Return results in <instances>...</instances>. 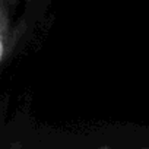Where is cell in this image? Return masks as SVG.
<instances>
[{
  "label": "cell",
  "instance_id": "1",
  "mask_svg": "<svg viewBox=\"0 0 149 149\" xmlns=\"http://www.w3.org/2000/svg\"><path fill=\"white\" fill-rule=\"evenodd\" d=\"M13 42L12 0H0V64L10 53Z\"/></svg>",
  "mask_w": 149,
  "mask_h": 149
},
{
  "label": "cell",
  "instance_id": "2",
  "mask_svg": "<svg viewBox=\"0 0 149 149\" xmlns=\"http://www.w3.org/2000/svg\"><path fill=\"white\" fill-rule=\"evenodd\" d=\"M148 146H149V143H148Z\"/></svg>",
  "mask_w": 149,
  "mask_h": 149
}]
</instances>
